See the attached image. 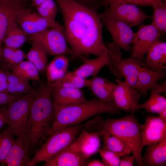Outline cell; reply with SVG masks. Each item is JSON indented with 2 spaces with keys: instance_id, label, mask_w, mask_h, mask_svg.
<instances>
[{
  "instance_id": "cell-17",
  "label": "cell",
  "mask_w": 166,
  "mask_h": 166,
  "mask_svg": "<svg viewBox=\"0 0 166 166\" xmlns=\"http://www.w3.org/2000/svg\"><path fill=\"white\" fill-rule=\"evenodd\" d=\"M86 159L79 152L74 142L48 161L44 166H81Z\"/></svg>"
},
{
  "instance_id": "cell-8",
  "label": "cell",
  "mask_w": 166,
  "mask_h": 166,
  "mask_svg": "<svg viewBox=\"0 0 166 166\" xmlns=\"http://www.w3.org/2000/svg\"><path fill=\"white\" fill-rule=\"evenodd\" d=\"M99 14L113 43L124 51H131L130 45L133 43L136 36L132 28L105 10Z\"/></svg>"
},
{
  "instance_id": "cell-44",
  "label": "cell",
  "mask_w": 166,
  "mask_h": 166,
  "mask_svg": "<svg viewBox=\"0 0 166 166\" xmlns=\"http://www.w3.org/2000/svg\"><path fill=\"white\" fill-rule=\"evenodd\" d=\"M86 166H105L104 163L98 160H94L87 163Z\"/></svg>"
},
{
  "instance_id": "cell-24",
  "label": "cell",
  "mask_w": 166,
  "mask_h": 166,
  "mask_svg": "<svg viewBox=\"0 0 166 166\" xmlns=\"http://www.w3.org/2000/svg\"><path fill=\"white\" fill-rule=\"evenodd\" d=\"M143 165L164 166L166 163V137L159 142L148 145L142 156Z\"/></svg>"
},
{
  "instance_id": "cell-49",
  "label": "cell",
  "mask_w": 166,
  "mask_h": 166,
  "mask_svg": "<svg viewBox=\"0 0 166 166\" xmlns=\"http://www.w3.org/2000/svg\"><path fill=\"white\" fill-rule=\"evenodd\" d=\"M4 0H0V1H4Z\"/></svg>"
},
{
  "instance_id": "cell-39",
  "label": "cell",
  "mask_w": 166,
  "mask_h": 166,
  "mask_svg": "<svg viewBox=\"0 0 166 166\" xmlns=\"http://www.w3.org/2000/svg\"><path fill=\"white\" fill-rule=\"evenodd\" d=\"M22 95H16L7 93H0V106L8 105L20 97Z\"/></svg>"
},
{
  "instance_id": "cell-13",
  "label": "cell",
  "mask_w": 166,
  "mask_h": 166,
  "mask_svg": "<svg viewBox=\"0 0 166 166\" xmlns=\"http://www.w3.org/2000/svg\"><path fill=\"white\" fill-rule=\"evenodd\" d=\"M31 151L30 141L24 132L15 140L2 165L28 166Z\"/></svg>"
},
{
  "instance_id": "cell-37",
  "label": "cell",
  "mask_w": 166,
  "mask_h": 166,
  "mask_svg": "<svg viewBox=\"0 0 166 166\" xmlns=\"http://www.w3.org/2000/svg\"><path fill=\"white\" fill-rule=\"evenodd\" d=\"M98 152L105 166H119L121 157L119 155L103 147L100 148Z\"/></svg>"
},
{
  "instance_id": "cell-6",
  "label": "cell",
  "mask_w": 166,
  "mask_h": 166,
  "mask_svg": "<svg viewBox=\"0 0 166 166\" xmlns=\"http://www.w3.org/2000/svg\"><path fill=\"white\" fill-rule=\"evenodd\" d=\"M29 39L41 46L49 55L69 54L73 56V52L67 45L64 26L60 24L30 36Z\"/></svg>"
},
{
  "instance_id": "cell-26",
  "label": "cell",
  "mask_w": 166,
  "mask_h": 166,
  "mask_svg": "<svg viewBox=\"0 0 166 166\" xmlns=\"http://www.w3.org/2000/svg\"><path fill=\"white\" fill-rule=\"evenodd\" d=\"M69 61V58L65 55H57L47 67V81L52 83L63 77L68 72Z\"/></svg>"
},
{
  "instance_id": "cell-11",
  "label": "cell",
  "mask_w": 166,
  "mask_h": 166,
  "mask_svg": "<svg viewBox=\"0 0 166 166\" xmlns=\"http://www.w3.org/2000/svg\"><path fill=\"white\" fill-rule=\"evenodd\" d=\"M116 82L113 95V101L116 106L130 113H135L139 110V101L141 95L138 90L118 78H116Z\"/></svg>"
},
{
  "instance_id": "cell-34",
  "label": "cell",
  "mask_w": 166,
  "mask_h": 166,
  "mask_svg": "<svg viewBox=\"0 0 166 166\" xmlns=\"http://www.w3.org/2000/svg\"><path fill=\"white\" fill-rule=\"evenodd\" d=\"M88 80L80 77L72 71L68 72L62 78L51 84L54 87L81 89L87 87Z\"/></svg>"
},
{
  "instance_id": "cell-40",
  "label": "cell",
  "mask_w": 166,
  "mask_h": 166,
  "mask_svg": "<svg viewBox=\"0 0 166 166\" xmlns=\"http://www.w3.org/2000/svg\"><path fill=\"white\" fill-rule=\"evenodd\" d=\"M0 93H8L7 76L6 70L0 68Z\"/></svg>"
},
{
  "instance_id": "cell-42",
  "label": "cell",
  "mask_w": 166,
  "mask_h": 166,
  "mask_svg": "<svg viewBox=\"0 0 166 166\" xmlns=\"http://www.w3.org/2000/svg\"><path fill=\"white\" fill-rule=\"evenodd\" d=\"M8 124L7 108L0 107V129L5 124Z\"/></svg>"
},
{
  "instance_id": "cell-2",
  "label": "cell",
  "mask_w": 166,
  "mask_h": 166,
  "mask_svg": "<svg viewBox=\"0 0 166 166\" xmlns=\"http://www.w3.org/2000/svg\"><path fill=\"white\" fill-rule=\"evenodd\" d=\"M53 85L41 83L32 102L25 132L31 150L49 134L54 118L55 108L51 97Z\"/></svg>"
},
{
  "instance_id": "cell-20",
  "label": "cell",
  "mask_w": 166,
  "mask_h": 166,
  "mask_svg": "<svg viewBox=\"0 0 166 166\" xmlns=\"http://www.w3.org/2000/svg\"><path fill=\"white\" fill-rule=\"evenodd\" d=\"M144 61L151 70L154 71L165 70L166 68V43L156 42L148 49Z\"/></svg>"
},
{
  "instance_id": "cell-5",
  "label": "cell",
  "mask_w": 166,
  "mask_h": 166,
  "mask_svg": "<svg viewBox=\"0 0 166 166\" xmlns=\"http://www.w3.org/2000/svg\"><path fill=\"white\" fill-rule=\"evenodd\" d=\"M100 120L99 117L97 116L85 123L67 126L53 131L30 159L28 166H34L39 162L48 161L72 144L82 130Z\"/></svg>"
},
{
  "instance_id": "cell-19",
  "label": "cell",
  "mask_w": 166,
  "mask_h": 166,
  "mask_svg": "<svg viewBox=\"0 0 166 166\" xmlns=\"http://www.w3.org/2000/svg\"><path fill=\"white\" fill-rule=\"evenodd\" d=\"M116 84L107 79L97 76L88 80V88L99 100L105 102H113Z\"/></svg>"
},
{
  "instance_id": "cell-21",
  "label": "cell",
  "mask_w": 166,
  "mask_h": 166,
  "mask_svg": "<svg viewBox=\"0 0 166 166\" xmlns=\"http://www.w3.org/2000/svg\"><path fill=\"white\" fill-rule=\"evenodd\" d=\"M165 70L154 71L147 65L141 67L138 75L136 87L141 95L145 97L156 83L166 77Z\"/></svg>"
},
{
  "instance_id": "cell-27",
  "label": "cell",
  "mask_w": 166,
  "mask_h": 166,
  "mask_svg": "<svg viewBox=\"0 0 166 166\" xmlns=\"http://www.w3.org/2000/svg\"><path fill=\"white\" fill-rule=\"evenodd\" d=\"M3 67L7 74L8 93L20 95L36 93L32 89L29 81L13 74L5 66Z\"/></svg>"
},
{
  "instance_id": "cell-1",
  "label": "cell",
  "mask_w": 166,
  "mask_h": 166,
  "mask_svg": "<svg viewBox=\"0 0 166 166\" xmlns=\"http://www.w3.org/2000/svg\"><path fill=\"white\" fill-rule=\"evenodd\" d=\"M64 20V33L73 56L97 57L110 51L103 41V24L97 11L74 0H57Z\"/></svg>"
},
{
  "instance_id": "cell-30",
  "label": "cell",
  "mask_w": 166,
  "mask_h": 166,
  "mask_svg": "<svg viewBox=\"0 0 166 166\" xmlns=\"http://www.w3.org/2000/svg\"><path fill=\"white\" fill-rule=\"evenodd\" d=\"M32 43V46L26 55V58L36 68L39 73H43L48 65L47 53L38 45Z\"/></svg>"
},
{
  "instance_id": "cell-41",
  "label": "cell",
  "mask_w": 166,
  "mask_h": 166,
  "mask_svg": "<svg viewBox=\"0 0 166 166\" xmlns=\"http://www.w3.org/2000/svg\"><path fill=\"white\" fill-rule=\"evenodd\" d=\"M103 0H83L82 4L98 11Z\"/></svg>"
},
{
  "instance_id": "cell-23",
  "label": "cell",
  "mask_w": 166,
  "mask_h": 166,
  "mask_svg": "<svg viewBox=\"0 0 166 166\" xmlns=\"http://www.w3.org/2000/svg\"><path fill=\"white\" fill-rule=\"evenodd\" d=\"M51 95L54 103L61 105L75 104L87 101L83 92L79 89L54 87Z\"/></svg>"
},
{
  "instance_id": "cell-38",
  "label": "cell",
  "mask_w": 166,
  "mask_h": 166,
  "mask_svg": "<svg viewBox=\"0 0 166 166\" xmlns=\"http://www.w3.org/2000/svg\"><path fill=\"white\" fill-rule=\"evenodd\" d=\"M162 1L163 0H103L101 6H107L113 3L122 2L132 4L136 6H152L153 4Z\"/></svg>"
},
{
  "instance_id": "cell-16",
  "label": "cell",
  "mask_w": 166,
  "mask_h": 166,
  "mask_svg": "<svg viewBox=\"0 0 166 166\" xmlns=\"http://www.w3.org/2000/svg\"><path fill=\"white\" fill-rule=\"evenodd\" d=\"M124 81L132 88L136 89L138 72L141 67L146 66L143 61L131 57L120 59L110 62Z\"/></svg>"
},
{
  "instance_id": "cell-12",
  "label": "cell",
  "mask_w": 166,
  "mask_h": 166,
  "mask_svg": "<svg viewBox=\"0 0 166 166\" xmlns=\"http://www.w3.org/2000/svg\"><path fill=\"white\" fill-rule=\"evenodd\" d=\"M29 4L28 0L0 1V64L2 62V45L9 27L15 21L18 13L27 7Z\"/></svg>"
},
{
  "instance_id": "cell-28",
  "label": "cell",
  "mask_w": 166,
  "mask_h": 166,
  "mask_svg": "<svg viewBox=\"0 0 166 166\" xmlns=\"http://www.w3.org/2000/svg\"><path fill=\"white\" fill-rule=\"evenodd\" d=\"M29 39L30 35L23 30L14 21L9 27L3 43L8 47L19 48Z\"/></svg>"
},
{
  "instance_id": "cell-32",
  "label": "cell",
  "mask_w": 166,
  "mask_h": 166,
  "mask_svg": "<svg viewBox=\"0 0 166 166\" xmlns=\"http://www.w3.org/2000/svg\"><path fill=\"white\" fill-rule=\"evenodd\" d=\"M26 55L20 48H11L4 45L2 47V50L3 65L10 70L14 66L23 61L26 58Z\"/></svg>"
},
{
  "instance_id": "cell-18",
  "label": "cell",
  "mask_w": 166,
  "mask_h": 166,
  "mask_svg": "<svg viewBox=\"0 0 166 166\" xmlns=\"http://www.w3.org/2000/svg\"><path fill=\"white\" fill-rule=\"evenodd\" d=\"M87 128L82 130L74 141L79 152L86 159L100 148V134L98 132L89 131Z\"/></svg>"
},
{
  "instance_id": "cell-7",
  "label": "cell",
  "mask_w": 166,
  "mask_h": 166,
  "mask_svg": "<svg viewBox=\"0 0 166 166\" xmlns=\"http://www.w3.org/2000/svg\"><path fill=\"white\" fill-rule=\"evenodd\" d=\"M36 93L23 94L8 104L7 108L8 128L14 136H18L25 132L31 105Z\"/></svg>"
},
{
  "instance_id": "cell-46",
  "label": "cell",
  "mask_w": 166,
  "mask_h": 166,
  "mask_svg": "<svg viewBox=\"0 0 166 166\" xmlns=\"http://www.w3.org/2000/svg\"><path fill=\"white\" fill-rule=\"evenodd\" d=\"M161 92V93H165L166 92V80L160 83Z\"/></svg>"
},
{
  "instance_id": "cell-14",
  "label": "cell",
  "mask_w": 166,
  "mask_h": 166,
  "mask_svg": "<svg viewBox=\"0 0 166 166\" xmlns=\"http://www.w3.org/2000/svg\"><path fill=\"white\" fill-rule=\"evenodd\" d=\"M15 21L21 28L30 36L52 27L46 20L27 7L18 13Z\"/></svg>"
},
{
  "instance_id": "cell-22",
  "label": "cell",
  "mask_w": 166,
  "mask_h": 166,
  "mask_svg": "<svg viewBox=\"0 0 166 166\" xmlns=\"http://www.w3.org/2000/svg\"><path fill=\"white\" fill-rule=\"evenodd\" d=\"M79 58L83 61L82 64L72 72L76 75L84 78L97 75L103 67L110 62V58L107 53L94 59H90L85 56Z\"/></svg>"
},
{
  "instance_id": "cell-29",
  "label": "cell",
  "mask_w": 166,
  "mask_h": 166,
  "mask_svg": "<svg viewBox=\"0 0 166 166\" xmlns=\"http://www.w3.org/2000/svg\"><path fill=\"white\" fill-rule=\"evenodd\" d=\"M98 132L103 138V148L117 153L121 157L129 156L132 153L129 147L119 138L105 132Z\"/></svg>"
},
{
  "instance_id": "cell-33",
  "label": "cell",
  "mask_w": 166,
  "mask_h": 166,
  "mask_svg": "<svg viewBox=\"0 0 166 166\" xmlns=\"http://www.w3.org/2000/svg\"><path fill=\"white\" fill-rule=\"evenodd\" d=\"M35 7L36 12L46 20L52 27L59 25L55 21L58 7L54 0H47Z\"/></svg>"
},
{
  "instance_id": "cell-43",
  "label": "cell",
  "mask_w": 166,
  "mask_h": 166,
  "mask_svg": "<svg viewBox=\"0 0 166 166\" xmlns=\"http://www.w3.org/2000/svg\"><path fill=\"white\" fill-rule=\"evenodd\" d=\"M121 159L119 166H133L134 161L135 160L134 157L132 155L124 156Z\"/></svg>"
},
{
  "instance_id": "cell-31",
  "label": "cell",
  "mask_w": 166,
  "mask_h": 166,
  "mask_svg": "<svg viewBox=\"0 0 166 166\" xmlns=\"http://www.w3.org/2000/svg\"><path fill=\"white\" fill-rule=\"evenodd\" d=\"M10 70L13 74L28 81L40 80L39 72L29 61H23L12 67Z\"/></svg>"
},
{
  "instance_id": "cell-15",
  "label": "cell",
  "mask_w": 166,
  "mask_h": 166,
  "mask_svg": "<svg viewBox=\"0 0 166 166\" xmlns=\"http://www.w3.org/2000/svg\"><path fill=\"white\" fill-rule=\"evenodd\" d=\"M141 135L143 148L161 141L166 137V121L159 116H147L142 124Z\"/></svg>"
},
{
  "instance_id": "cell-3",
  "label": "cell",
  "mask_w": 166,
  "mask_h": 166,
  "mask_svg": "<svg viewBox=\"0 0 166 166\" xmlns=\"http://www.w3.org/2000/svg\"><path fill=\"white\" fill-rule=\"evenodd\" d=\"M54 104V118L49 134L59 128L80 124L93 116L104 113H119L121 110L113 101L105 102L96 98L71 105Z\"/></svg>"
},
{
  "instance_id": "cell-4",
  "label": "cell",
  "mask_w": 166,
  "mask_h": 166,
  "mask_svg": "<svg viewBox=\"0 0 166 166\" xmlns=\"http://www.w3.org/2000/svg\"><path fill=\"white\" fill-rule=\"evenodd\" d=\"M134 113H131L119 118L103 120L92 124L89 128H96L98 132H105L119 138L130 148L137 164L142 166L143 148L141 135L142 124L138 122Z\"/></svg>"
},
{
  "instance_id": "cell-25",
  "label": "cell",
  "mask_w": 166,
  "mask_h": 166,
  "mask_svg": "<svg viewBox=\"0 0 166 166\" xmlns=\"http://www.w3.org/2000/svg\"><path fill=\"white\" fill-rule=\"evenodd\" d=\"M150 90L149 97L145 102L140 104L139 109H143L149 113L159 114L166 109V99L160 94V83H156Z\"/></svg>"
},
{
  "instance_id": "cell-36",
  "label": "cell",
  "mask_w": 166,
  "mask_h": 166,
  "mask_svg": "<svg viewBox=\"0 0 166 166\" xmlns=\"http://www.w3.org/2000/svg\"><path fill=\"white\" fill-rule=\"evenodd\" d=\"M14 136L8 127L0 133V163L4 160L14 143Z\"/></svg>"
},
{
  "instance_id": "cell-48",
  "label": "cell",
  "mask_w": 166,
  "mask_h": 166,
  "mask_svg": "<svg viewBox=\"0 0 166 166\" xmlns=\"http://www.w3.org/2000/svg\"><path fill=\"white\" fill-rule=\"evenodd\" d=\"M163 1L164 2H165L166 3V0H163Z\"/></svg>"
},
{
  "instance_id": "cell-35",
  "label": "cell",
  "mask_w": 166,
  "mask_h": 166,
  "mask_svg": "<svg viewBox=\"0 0 166 166\" xmlns=\"http://www.w3.org/2000/svg\"><path fill=\"white\" fill-rule=\"evenodd\" d=\"M152 23L160 32L164 34L166 32V4L162 1L153 4Z\"/></svg>"
},
{
  "instance_id": "cell-10",
  "label": "cell",
  "mask_w": 166,
  "mask_h": 166,
  "mask_svg": "<svg viewBox=\"0 0 166 166\" xmlns=\"http://www.w3.org/2000/svg\"><path fill=\"white\" fill-rule=\"evenodd\" d=\"M136 5L122 2L113 3L105 10L132 28L151 17Z\"/></svg>"
},
{
  "instance_id": "cell-9",
  "label": "cell",
  "mask_w": 166,
  "mask_h": 166,
  "mask_svg": "<svg viewBox=\"0 0 166 166\" xmlns=\"http://www.w3.org/2000/svg\"><path fill=\"white\" fill-rule=\"evenodd\" d=\"M160 32L152 23L142 25L136 33L131 49V57L143 61L146 52L155 43L160 40Z\"/></svg>"
},
{
  "instance_id": "cell-47",
  "label": "cell",
  "mask_w": 166,
  "mask_h": 166,
  "mask_svg": "<svg viewBox=\"0 0 166 166\" xmlns=\"http://www.w3.org/2000/svg\"><path fill=\"white\" fill-rule=\"evenodd\" d=\"M159 117L164 121H166V109H165L159 114Z\"/></svg>"
},
{
  "instance_id": "cell-45",
  "label": "cell",
  "mask_w": 166,
  "mask_h": 166,
  "mask_svg": "<svg viewBox=\"0 0 166 166\" xmlns=\"http://www.w3.org/2000/svg\"><path fill=\"white\" fill-rule=\"evenodd\" d=\"M31 2L32 6H36L40 5L47 0H28Z\"/></svg>"
}]
</instances>
